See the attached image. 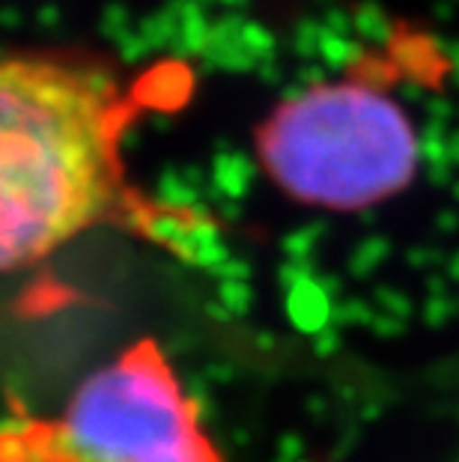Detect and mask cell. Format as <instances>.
Returning <instances> with one entry per match:
<instances>
[{"label":"cell","mask_w":459,"mask_h":462,"mask_svg":"<svg viewBox=\"0 0 459 462\" xmlns=\"http://www.w3.org/2000/svg\"><path fill=\"white\" fill-rule=\"evenodd\" d=\"M132 116L129 90L99 57H0V274L51 257L116 209Z\"/></svg>","instance_id":"cell-1"},{"label":"cell","mask_w":459,"mask_h":462,"mask_svg":"<svg viewBox=\"0 0 459 462\" xmlns=\"http://www.w3.org/2000/svg\"><path fill=\"white\" fill-rule=\"evenodd\" d=\"M257 155L289 200L358 212L388 203L415 182L421 141L394 96L337 78L283 99L260 125Z\"/></svg>","instance_id":"cell-2"},{"label":"cell","mask_w":459,"mask_h":462,"mask_svg":"<svg viewBox=\"0 0 459 462\" xmlns=\"http://www.w3.org/2000/svg\"><path fill=\"white\" fill-rule=\"evenodd\" d=\"M6 462H221L197 406L152 343L90 373L51 424L13 436Z\"/></svg>","instance_id":"cell-3"}]
</instances>
